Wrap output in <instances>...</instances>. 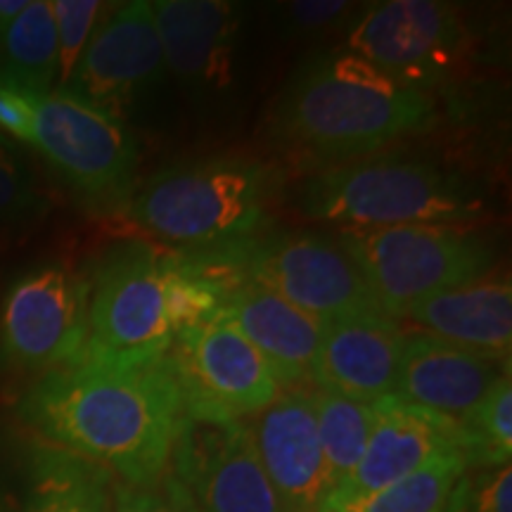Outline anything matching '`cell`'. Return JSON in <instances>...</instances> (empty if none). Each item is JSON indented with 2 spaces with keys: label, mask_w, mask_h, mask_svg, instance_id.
I'll return each instance as SVG.
<instances>
[{
  "label": "cell",
  "mask_w": 512,
  "mask_h": 512,
  "mask_svg": "<svg viewBox=\"0 0 512 512\" xmlns=\"http://www.w3.org/2000/svg\"><path fill=\"white\" fill-rule=\"evenodd\" d=\"M60 91L91 102L128 128H162L174 83L150 0L112 5Z\"/></svg>",
  "instance_id": "10"
},
{
  "label": "cell",
  "mask_w": 512,
  "mask_h": 512,
  "mask_svg": "<svg viewBox=\"0 0 512 512\" xmlns=\"http://www.w3.org/2000/svg\"><path fill=\"white\" fill-rule=\"evenodd\" d=\"M406 332L387 316L323 323L313 382L363 403L394 394Z\"/></svg>",
  "instance_id": "19"
},
{
  "label": "cell",
  "mask_w": 512,
  "mask_h": 512,
  "mask_svg": "<svg viewBox=\"0 0 512 512\" xmlns=\"http://www.w3.org/2000/svg\"><path fill=\"white\" fill-rule=\"evenodd\" d=\"M373 411L375 422L366 451L320 508H332L380 491L439 456H463V434L456 420L413 406L394 394L373 401Z\"/></svg>",
  "instance_id": "15"
},
{
  "label": "cell",
  "mask_w": 512,
  "mask_h": 512,
  "mask_svg": "<svg viewBox=\"0 0 512 512\" xmlns=\"http://www.w3.org/2000/svg\"><path fill=\"white\" fill-rule=\"evenodd\" d=\"M297 209L339 230L472 226L486 214V197L475 181L434 159L382 150L313 171L299 185Z\"/></svg>",
  "instance_id": "5"
},
{
  "label": "cell",
  "mask_w": 512,
  "mask_h": 512,
  "mask_svg": "<svg viewBox=\"0 0 512 512\" xmlns=\"http://www.w3.org/2000/svg\"><path fill=\"white\" fill-rule=\"evenodd\" d=\"M437 121L432 93L392 79L347 48L309 50L271 102V143L304 166H332L387 150Z\"/></svg>",
  "instance_id": "2"
},
{
  "label": "cell",
  "mask_w": 512,
  "mask_h": 512,
  "mask_svg": "<svg viewBox=\"0 0 512 512\" xmlns=\"http://www.w3.org/2000/svg\"><path fill=\"white\" fill-rule=\"evenodd\" d=\"M88 287L81 361L133 368L162 361L178 332L214 316L228 275L195 254L131 240L102 256Z\"/></svg>",
  "instance_id": "3"
},
{
  "label": "cell",
  "mask_w": 512,
  "mask_h": 512,
  "mask_svg": "<svg viewBox=\"0 0 512 512\" xmlns=\"http://www.w3.org/2000/svg\"><path fill=\"white\" fill-rule=\"evenodd\" d=\"M337 238L392 320L420 299L486 278L498 261L494 242L472 226L347 228Z\"/></svg>",
  "instance_id": "8"
},
{
  "label": "cell",
  "mask_w": 512,
  "mask_h": 512,
  "mask_svg": "<svg viewBox=\"0 0 512 512\" xmlns=\"http://www.w3.org/2000/svg\"><path fill=\"white\" fill-rule=\"evenodd\" d=\"M48 197L19 152L0 136V230H22L46 216Z\"/></svg>",
  "instance_id": "27"
},
{
  "label": "cell",
  "mask_w": 512,
  "mask_h": 512,
  "mask_svg": "<svg viewBox=\"0 0 512 512\" xmlns=\"http://www.w3.org/2000/svg\"><path fill=\"white\" fill-rule=\"evenodd\" d=\"M60 76L50 0H29L0 38V79L34 93L53 91Z\"/></svg>",
  "instance_id": "22"
},
{
  "label": "cell",
  "mask_w": 512,
  "mask_h": 512,
  "mask_svg": "<svg viewBox=\"0 0 512 512\" xmlns=\"http://www.w3.org/2000/svg\"><path fill=\"white\" fill-rule=\"evenodd\" d=\"M505 370H510V361L411 332L403 342L394 396L460 422L475 411Z\"/></svg>",
  "instance_id": "18"
},
{
  "label": "cell",
  "mask_w": 512,
  "mask_h": 512,
  "mask_svg": "<svg viewBox=\"0 0 512 512\" xmlns=\"http://www.w3.org/2000/svg\"><path fill=\"white\" fill-rule=\"evenodd\" d=\"M458 8L439 0H384L351 19L342 48L406 86L430 93L465 50Z\"/></svg>",
  "instance_id": "13"
},
{
  "label": "cell",
  "mask_w": 512,
  "mask_h": 512,
  "mask_svg": "<svg viewBox=\"0 0 512 512\" xmlns=\"http://www.w3.org/2000/svg\"><path fill=\"white\" fill-rule=\"evenodd\" d=\"M247 422L283 512H318L332 482L320 448L311 389L280 392L271 406Z\"/></svg>",
  "instance_id": "16"
},
{
  "label": "cell",
  "mask_w": 512,
  "mask_h": 512,
  "mask_svg": "<svg viewBox=\"0 0 512 512\" xmlns=\"http://www.w3.org/2000/svg\"><path fill=\"white\" fill-rule=\"evenodd\" d=\"M441 512H512V467H467Z\"/></svg>",
  "instance_id": "29"
},
{
  "label": "cell",
  "mask_w": 512,
  "mask_h": 512,
  "mask_svg": "<svg viewBox=\"0 0 512 512\" xmlns=\"http://www.w3.org/2000/svg\"><path fill=\"white\" fill-rule=\"evenodd\" d=\"M157 34L176 98L204 126H230L252 93V12L233 0H155Z\"/></svg>",
  "instance_id": "7"
},
{
  "label": "cell",
  "mask_w": 512,
  "mask_h": 512,
  "mask_svg": "<svg viewBox=\"0 0 512 512\" xmlns=\"http://www.w3.org/2000/svg\"><path fill=\"white\" fill-rule=\"evenodd\" d=\"M0 133L38 152L95 207H124L136 185V131L60 88L34 93L0 79Z\"/></svg>",
  "instance_id": "6"
},
{
  "label": "cell",
  "mask_w": 512,
  "mask_h": 512,
  "mask_svg": "<svg viewBox=\"0 0 512 512\" xmlns=\"http://www.w3.org/2000/svg\"><path fill=\"white\" fill-rule=\"evenodd\" d=\"M415 332L453 347L510 361L512 285L508 275L479 278L453 290L420 299L401 313Z\"/></svg>",
  "instance_id": "20"
},
{
  "label": "cell",
  "mask_w": 512,
  "mask_h": 512,
  "mask_svg": "<svg viewBox=\"0 0 512 512\" xmlns=\"http://www.w3.org/2000/svg\"><path fill=\"white\" fill-rule=\"evenodd\" d=\"M280 183L275 166L242 152L178 159L133 185L121 214L162 245L216 252L264 235Z\"/></svg>",
  "instance_id": "4"
},
{
  "label": "cell",
  "mask_w": 512,
  "mask_h": 512,
  "mask_svg": "<svg viewBox=\"0 0 512 512\" xmlns=\"http://www.w3.org/2000/svg\"><path fill=\"white\" fill-rule=\"evenodd\" d=\"M467 467L510 465L512 456V373H505L486 392L477 408L458 422Z\"/></svg>",
  "instance_id": "25"
},
{
  "label": "cell",
  "mask_w": 512,
  "mask_h": 512,
  "mask_svg": "<svg viewBox=\"0 0 512 512\" xmlns=\"http://www.w3.org/2000/svg\"><path fill=\"white\" fill-rule=\"evenodd\" d=\"M465 470V458L448 453L380 491L318 512H441Z\"/></svg>",
  "instance_id": "24"
},
{
  "label": "cell",
  "mask_w": 512,
  "mask_h": 512,
  "mask_svg": "<svg viewBox=\"0 0 512 512\" xmlns=\"http://www.w3.org/2000/svg\"><path fill=\"white\" fill-rule=\"evenodd\" d=\"M29 0H0V38H3L5 31L12 22H15L19 12L27 8Z\"/></svg>",
  "instance_id": "31"
},
{
  "label": "cell",
  "mask_w": 512,
  "mask_h": 512,
  "mask_svg": "<svg viewBox=\"0 0 512 512\" xmlns=\"http://www.w3.org/2000/svg\"><path fill=\"white\" fill-rule=\"evenodd\" d=\"M169 361L185 401L233 418H252L280 394V384L264 356L235 325L219 316L178 332Z\"/></svg>",
  "instance_id": "14"
},
{
  "label": "cell",
  "mask_w": 512,
  "mask_h": 512,
  "mask_svg": "<svg viewBox=\"0 0 512 512\" xmlns=\"http://www.w3.org/2000/svg\"><path fill=\"white\" fill-rule=\"evenodd\" d=\"M105 8L107 5L98 0H50L57 31V53H60L57 88H62L74 72L83 48L88 46L95 27L105 15Z\"/></svg>",
  "instance_id": "28"
},
{
  "label": "cell",
  "mask_w": 512,
  "mask_h": 512,
  "mask_svg": "<svg viewBox=\"0 0 512 512\" xmlns=\"http://www.w3.org/2000/svg\"><path fill=\"white\" fill-rule=\"evenodd\" d=\"M166 472L197 512H283L247 418L185 401Z\"/></svg>",
  "instance_id": "12"
},
{
  "label": "cell",
  "mask_w": 512,
  "mask_h": 512,
  "mask_svg": "<svg viewBox=\"0 0 512 512\" xmlns=\"http://www.w3.org/2000/svg\"><path fill=\"white\" fill-rule=\"evenodd\" d=\"M228 278L271 290L320 323L384 316L347 249L332 233L287 230L195 254Z\"/></svg>",
  "instance_id": "9"
},
{
  "label": "cell",
  "mask_w": 512,
  "mask_h": 512,
  "mask_svg": "<svg viewBox=\"0 0 512 512\" xmlns=\"http://www.w3.org/2000/svg\"><path fill=\"white\" fill-rule=\"evenodd\" d=\"M88 292V278L67 261H43L15 275L0 304V368L46 375L79 363Z\"/></svg>",
  "instance_id": "11"
},
{
  "label": "cell",
  "mask_w": 512,
  "mask_h": 512,
  "mask_svg": "<svg viewBox=\"0 0 512 512\" xmlns=\"http://www.w3.org/2000/svg\"><path fill=\"white\" fill-rule=\"evenodd\" d=\"M112 512H197L169 472L155 484H117L112 491Z\"/></svg>",
  "instance_id": "30"
},
{
  "label": "cell",
  "mask_w": 512,
  "mask_h": 512,
  "mask_svg": "<svg viewBox=\"0 0 512 512\" xmlns=\"http://www.w3.org/2000/svg\"><path fill=\"white\" fill-rule=\"evenodd\" d=\"M235 325L264 356L280 387L313 384L323 323L264 287L228 278L221 309L214 313Z\"/></svg>",
  "instance_id": "17"
},
{
  "label": "cell",
  "mask_w": 512,
  "mask_h": 512,
  "mask_svg": "<svg viewBox=\"0 0 512 512\" xmlns=\"http://www.w3.org/2000/svg\"><path fill=\"white\" fill-rule=\"evenodd\" d=\"M112 475L48 441H34L0 484V512H112Z\"/></svg>",
  "instance_id": "21"
},
{
  "label": "cell",
  "mask_w": 512,
  "mask_h": 512,
  "mask_svg": "<svg viewBox=\"0 0 512 512\" xmlns=\"http://www.w3.org/2000/svg\"><path fill=\"white\" fill-rule=\"evenodd\" d=\"M271 31L285 46H320L339 31H347L351 19L358 15L356 5L347 0H294L278 3L271 12Z\"/></svg>",
  "instance_id": "26"
},
{
  "label": "cell",
  "mask_w": 512,
  "mask_h": 512,
  "mask_svg": "<svg viewBox=\"0 0 512 512\" xmlns=\"http://www.w3.org/2000/svg\"><path fill=\"white\" fill-rule=\"evenodd\" d=\"M318 437L328 465L332 489L358 465L366 451L370 430H373V403H363L347 396L313 389ZM330 489V491H332Z\"/></svg>",
  "instance_id": "23"
},
{
  "label": "cell",
  "mask_w": 512,
  "mask_h": 512,
  "mask_svg": "<svg viewBox=\"0 0 512 512\" xmlns=\"http://www.w3.org/2000/svg\"><path fill=\"white\" fill-rule=\"evenodd\" d=\"M19 415L43 441L100 465L121 484H155L169 470L185 392L169 356L133 368L74 366L41 375Z\"/></svg>",
  "instance_id": "1"
}]
</instances>
